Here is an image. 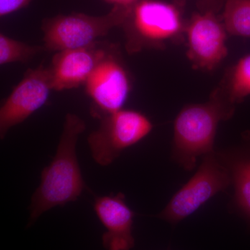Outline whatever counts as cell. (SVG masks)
<instances>
[{
    "instance_id": "cell-15",
    "label": "cell",
    "mask_w": 250,
    "mask_h": 250,
    "mask_svg": "<svg viewBox=\"0 0 250 250\" xmlns=\"http://www.w3.org/2000/svg\"><path fill=\"white\" fill-rule=\"evenodd\" d=\"M44 47L31 45L0 34V64L1 65L12 62H25L31 60L36 54L42 52Z\"/></svg>"
},
{
    "instance_id": "cell-9",
    "label": "cell",
    "mask_w": 250,
    "mask_h": 250,
    "mask_svg": "<svg viewBox=\"0 0 250 250\" xmlns=\"http://www.w3.org/2000/svg\"><path fill=\"white\" fill-rule=\"evenodd\" d=\"M85 85L100 118L123 109L131 88L127 70L112 52L97 65Z\"/></svg>"
},
{
    "instance_id": "cell-14",
    "label": "cell",
    "mask_w": 250,
    "mask_h": 250,
    "mask_svg": "<svg viewBox=\"0 0 250 250\" xmlns=\"http://www.w3.org/2000/svg\"><path fill=\"white\" fill-rule=\"evenodd\" d=\"M223 21L229 34L250 39V0H226Z\"/></svg>"
},
{
    "instance_id": "cell-17",
    "label": "cell",
    "mask_w": 250,
    "mask_h": 250,
    "mask_svg": "<svg viewBox=\"0 0 250 250\" xmlns=\"http://www.w3.org/2000/svg\"><path fill=\"white\" fill-rule=\"evenodd\" d=\"M113 6H121V7L132 8L139 0H106Z\"/></svg>"
},
{
    "instance_id": "cell-13",
    "label": "cell",
    "mask_w": 250,
    "mask_h": 250,
    "mask_svg": "<svg viewBox=\"0 0 250 250\" xmlns=\"http://www.w3.org/2000/svg\"><path fill=\"white\" fill-rule=\"evenodd\" d=\"M210 95L233 109L237 104L250 96V53L228 69L220 85Z\"/></svg>"
},
{
    "instance_id": "cell-4",
    "label": "cell",
    "mask_w": 250,
    "mask_h": 250,
    "mask_svg": "<svg viewBox=\"0 0 250 250\" xmlns=\"http://www.w3.org/2000/svg\"><path fill=\"white\" fill-rule=\"evenodd\" d=\"M132 8L113 6L100 16L75 13L46 18L41 27L44 48L61 52L93 45L113 28L123 25Z\"/></svg>"
},
{
    "instance_id": "cell-11",
    "label": "cell",
    "mask_w": 250,
    "mask_h": 250,
    "mask_svg": "<svg viewBox=\"0 0 250 250\" xmlns=\"http://www.w3.org/2000/svg\"><path fill=\"white\" fill-rule=\"evenodd\" d=\"M97 216L106 228L103 246L108 250H130L134 246L132 233L135 213L122 192L98 197L94 203Z\"/></svg>"
},
{
    "instance_id": "cell-1",
    "label": "cell",
    "mask_w": 250,
    "mask_h": 250,
    "mask_svg": "<svg viewBox=\"0 0 250 250\" xmlns=\"http://www.w3.org/2000/svg\"><path fill=\"white\" fill-rule=\"evenodd\" d=\"M84 121L77 115L65 116L57 152L41 173V183L31 197L30 221L56 207L76 201L85 187L77 156L79 136L84 131Z\"/></svg>"
},
{
    "instance_id": "cell-8",
    "label": "cell",
    "mask_w": 250,
    "mask_h": 250,
    "mask_svg": "<svg viewBox=\"0 0 250 250\" xmlns=\"http://www.w3.org/2000/svg\"><path fill=\"white\" fill-rule=\"evenodd\" d=\"M52 90L49 69H29L0 108V136L4 139L13 126L21 124L48 100Z\"/></svg>"
},
{
    "instance_id": "cell-3",
    "label": "cell",
    "mask_w": 250,
    "mask_h": 250,
    "mask_svg": "<svg viewBox=\"0 0 250 250\" xmlns=\"http://www.w3.org/2000/svg\"><path fill=\"white\" fill-rule=\"evenodd\" d=\"M122 27L126 51L137 53L143 49H160L169 42L183 39L186 24L175 4L159 0H139Z\"/></svg>"
},
{
    "instance_id": "cell-10",
    "label": "cell",
    "mask_w": 250,
    "mask_h": 250,
    "mask_svg": "<svg viewBox=\"0 0 250 250\" xmlns=\"http://www.w3.org/2000/svg\"><path fill=\"white\" fill-rule=\"evenodd\" d=\"M111 50L98 42L88 47L57 52L49 67L52 90L72 89L85 83Z\"/></svg>"
},
{
    "instance_id": "cell-18",
    "label": "cell",
    "mask_w": 250,
    "mask_h": 250,
    "mask_svg": "<svg viewBox=\"0 0 250 250\" xmlns=\"http://www.w3.org/2000/svg\"><path fill=\"white\" fill-rule=\"evenodd\" d=\"M204 1H213V0H204Z\"/></svg>"
},
{
    "instance_id": "cell-12",
    "label": "cell",
    "mask_w": 250,
    "mask_h": 250,
    "mask_svg": "<svg viewBox=\"0 0 250 250\" xmlns=\"http://www.w3.org/2000/svg\"><path fill=\"white\" fill-rule=\"evenodd\" d=\"M215 152L228 171L234 190L229 207L250 220V154L236 147L215 149Z\"/></svg>"
},
{
    "instance_id": "cell-6",
    "label": "cell",
    "mask_w": 250,
    "mask_h": 250,
    "mask_svg": "<svg viewBox=\"0 0 250 250\" xmlns=\"http://www.w3.org/2000/svg\"><path fill=\"white\" fill-rule=\"evenodd\" d=\"M231 185L228 171L213 151L202 157L196 173L174 194L158 218L176 225Z\"/></svg>"
},
{
    "instance_id": "cell-2",
    "label": "cell",
    "mask_w": 250,
    "mask_h": 250,
    "mask_svg": "<svg viewBox=\"0 0 250 250\" xmlns=\"http://www.w3.org/2000/svg\"><path fill=\"white\" fill-rule=\"evenodd\" d=\"M234 110L212 95L207 103L184 106L174 123L172 160L185 170H193L197 158L215 151L219 123L231 118Z\"/></svg>"
},
{
    "instance_id": "cell-5",
    "label": "cell",
    "mask_w": 250,
    "mask_h": 250,
    "mask_svg": "<svg viewBox=\"0 0 250 250\" xmlns=\"http://www.w3.org/2000/svg\"><path fill=\"white\" fill-rule=\"evenodd\" d=\"M152 129L150 120L134 110L123 108L103 116L99 129L88 138L92 157L99 165H110L125 149L142 141Z\"/></svg>"
},
{
    "instance_id": "cell-7",
    "label": "cell",
    "mask_w": 250,
    "mask_h": 250,
    "mask_svg": "<svg viewBox=\"0 0 250 250\" xmlns=\"http://www.w3.org/2000/svg\"><path fill=\"white\" fill-rule=\"evenodd\" d=\"M187 57L192 65L212 71L228 56L227 31L212 11L194 15L186 24Z\"/></svg>"
},
{
    "instance_id": "cell-16",
    "label": "cell",
    "mask_w": 250,
    "mask_h": 250,
    "mask_svg": "<svg viewBox=\"0 0 250 250\" xmlns=\"http://www.w3.org/2000/svg\"><path fill=\"white\" fill-rule=\"evenodd\" d=\"M33 0H0V16L5 17L26 7Z\"/></svg>"
}]
</instances>
